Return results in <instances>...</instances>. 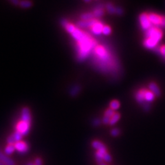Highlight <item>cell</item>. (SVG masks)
Returning a JSON list of instances; mask_svg holds the SVG:
<instances>
[{"mask_svg": "<svg viewBox=\"0 0 165 165\" xmlns=\"http://www.w3.org/2000/svg\"><path fill=\"white\" fill-rule=\"evenodd\" d=\"M96 42L90 35H88L84 39L81 41L77 42V59L78 61H83L88 57L91 51L96 47Z\"/></svg>", "mask_w": 165, "mask_h": 165, "instance_id": "6da1fadb", "label": "cell"}, {"mask_svg": "<svg viewBox=\"0 0 165 165\" xmlns=\"http://www.w3.org/2000/svg\"><path fill=\"white\" fill-rule=\"evenodd\" d=\"M145 39L150 38V39L155 40L156 41L159 43L160 41L162 39V36H163V33H162L161 30L158 27L152 26L150 29H149L148 30L145 32Z\"/></svg>", "mask_w": 165, "mask_h": 165, "instance_id": "7a4b0ae2", "label": "cell"}, {"mask_svg": "<svg viewBox=\"0 0 165 165\" xmlns=\"http://www.w3.org/2000/svg\"><path fill=\"white\" fill-rule=\"evenodd\" d=\"M139 21L140 26H141L142 29L145 32L148 30L152 27V24L151 23L149 19V15L147 13H143L140 14L139 16Z\"/></svg>", "mask_w": 165, "mask_h": 165, "instance_id": "3957f363", "label": "cell"}, {"mask_svg": "<svg viewBox=\"0 0 165 165\" xmlns=\"http://www.w3.org/2000/svg\"><path fill=\"white\" fill-rule=\"evenodd\" d=\"M23 136L21 132L16 130L14 133L7 138L6 142L8 145H15L18 142H21L22 140Z\"/></svg>", "mask_w": 165, "mask_h": 165, "instance_id": "277c9868", "label": "cell"}, {"mask_svg": "<svg viewBox=\"0 0 165 165\" xmlns=\"http://www.w3.org/2000/svg\"><path fill=\"white\" fill-rule=\"evenodd\" d=\"M21 121L30 125L32 121V116L30 110L28 107H24L22 108V109H21Z\"/></svg>", "mask_w": 165, "mask_h": 165, "instance_id": "5b68a950", "label": "cell"}, {"mask_svg": "<svg viewBox=\"0 0 165 165\" xmlns=\"http://www.w3.org/2000/svg\"><path fill=\"white\" fill-rule=\"evenodd\" d=\"M148 15H149V19L150 22L151 24H152V26L159 28L162 23V17H163L161 15H159L158 14H156V13H149Z\"/></svg>", "mask_w": 165, "mask_h": 165, "instance_id": "8992f818", "label": "cell"}, {"mask_svg": "<svg viewBox=\"0 0 165 165\" xmlns=\"http://www.w3.org/2000/svg\"><path fill=\"white\" fill-rule=\"evenodd\" d=\"M70 34H71V36L72 37L73 39H74L77 42H79V41H83L88 35V34H86L83 31H81V30L78 28H76L74 32Z\"/></svg>", "mask_w": 165, "mask_h": 165, "instance_id": "52a82bcc", "label": "cell"}, {"mask_svg": "<svg viewBox=\"0 0 165 165\" xmlns=\"http://www.w3.org/2000/svg\"><path fill=\"white\" fill-rule=\"evenodd\" d=\"M105 5L103 4H99L94 6L92 13L95 18H100L105 15Z\"/></svg>", "mask_w": 165, "mask_h": 165, "instance_id": "ba28073f", "label": "cell"}, {"mask_svg": "<svg viewBox=\"0 0 165 165\" xmlns=\"http://www.w3.org/2000/svg\"><path fill=\"white\" fill-rule=\"evenodd\" d=\"M97 22V20H92L89 21H78L77 22V27L78 28H91L94 24Z\"/></svg>", "mask_w": 165, "mask_h": 165, "instance_id": "9c48e42d", "label": "cell"}, {"mask_svg": "<svg viewBox=\"0 0 165 165\" xmlns=\"http://www.w3.org/2000/svg\"><path fill=\"white\" fill-rule=\"evenodd\" d=\"M15 149L20 153H26L29 151V145L25 142H18L14 145Z\"/></svg>", "mask_w": 165, "mask_h": 165, "instance_id": "30bf717a", "label": "cell"}, {"mask_svg": "<svg viewBox=\"0 0 165 165\" xmlns=\"http://www.w3.org/2000/svg\"><path fill=\"white\" fill-rule=\"evenodd\" d=\"M30 128V125L21 121L18 123L17 127V130L21 132V134H22L23 136H25L28 134Z\"/></svg>", "mask_w": 165, "mask_h": 165, "instance_id": "8fae6325", "label": "cell"}, {"mask_svg": "<svg viewBox=\"0 0 165 165\" xmlns=\"http://www.w3.org/2000/svg\"><path fill=\"white\" fill-rule=\"evenodd\" d=\"M146 90L145 89H141V90H138L135 94V99H136V101L140 105L145 104V93Z\"/></svg>", "mask_w": 165, "mask_h": 165, "instance_id": "7c38bea8", "label": "cell"}, {"mask_svg": "<svg viewBox=\"0 0 165 165\" xmlns=\"http://www.w3.org/2000/svg\"><path fill=\"white\" fill-rule=\"evenodd\" d=\"M158 43L155 40L152 39H150V38H147V39H145L144 42H143V45L144 46L147 48V49H151V50H154L157 47Z\"/></svg>", "mask_w": 165, "mask_h": 165, "instance_id": "4fadbf2b", "label": "cell"}, {"mask_svg": "<svg viewBox=\"0 0 165 165\" xmlns=\"http://www.w3.org/2000/svg\"><path fill=\"white\" fill-rule=\"evenodd\" d=\"M0 161L6 165H16L15 162L13 159L10 158L9 156L2 152L1 151H0Z\"/></svg>", "mask_w": 165, "mask_h": 165, "instance_id": "5bb4252c", "label": "cell"}, {"mask_svg": "<svg viewBox=\"0 0 165 165\" xmlns=\"http://www.w3.org/2000/svg\"><path fill=\"white\" fill-rule=\"evenodd\" d=\"M103 27H104V25L102 24V23L97 21V22L91 28V32H92L93 34L96 35H99L102 32Z\"/></svg>", "mask_w": 165, "mask_h": 165, "instance_id": "9a60e30c", "label": "cell"}, {"mask_svg": "<svg viewBox=\"0 0 165 165\" xmlns=\"http://www.w3.org/2000/svg\"><path fill=\"white\" fill-rule=\"evenodd\" d=\"M107 152V149H101L99 151H96V152L95 153V160L96 162H97V164H100L102 163L103 162V158L105 154Z\"/></svg>", "mask_w": 165, "mask_h": 165, "instance_id": "2e32d148", "label": "cell"}, {"mask_svg": "<svg viewBox=\"0 0 165 165\" xmlns=\"http://www.w3.org/2000/svg\"><path fill=\"white\" fill-rule=\"evenodd\" d=\"M81 87L80 85L75 84L72 85L69 90V95L71 97H76L81 92Z\"/></svg>", "mask_w": 165, "mask_h": 165, "instance_id": "e0dca14e", "label": "cell"}, {"mask_svg": "<svg viewBox=\"0 0 165 165\" xmlns=\"http://www.w3.org/2000/svg\"><path fill=\"white\" fill-rule=\"evenodd\" d=\"M149 91H151L156 96L159 97L160 96L161 94L160 90L159 87L156 83L154 82L150 83L149 85Z\"/></svg>", "mask_w": 165, "mask_h": 165, "instance_id": "ac0fdd59", "label": "cell"}, {"mask_svg": "<svg viewBox=\"0 0 165 165\" xmlns=\"http://www.w3.org/2000/svg\"><path fill=\"white\" fill-rule=\"evenodd\" d=\"M91 147H92L94 149H95L96 151H99L101 149H107L106 146H105L103 143L102 142L99 141L98 140H94L91 143Z\"/></svg>", "mask_w": 165, "mask_h": 165, "instance_id": "d6986e66", "label": "cell"}, {"mask_svg": "<svg viewBox=\"0 0 165 165\" xmlns=\"http://www.w3.org/2000/svg\"><path fill=\"white\" fill-rule=\"evenodd\" d=\"M32 5H33V4H32V2L30 0H21L19 6L21 8V9H28L31 8Z\"/></svg>", "mask_w": 165, "mask_h": 165, "instance_id": "ffe728a7", "label": "cell"}, {"mask_svg": "<svg viewBox=\"0 0 165 165\" xmlns=\"http://www.w3.org/2000/svg\"><path fill=\"white\" fill-rule=\"evenodd\" d=\"M156 96L151 91L146 90L145 93V101L147 102H151L154 101Z\"/></svg>", "mask_w": 165, "mask_h": 165, "instance_id": "44dd1931", "label": "cell"}, {"mask_svg": "<svg viewBox=\"0 0 165 165\" xmlns=\"http://www.w3.org/2000/svg\"><path fill=\"white\" fill-rule=\"evenodd\" d=\"M94 16L92 13H85L81 15V19L83 21H89L94 20Z\"/></svg>", "mask_w": 165, "mask_h": 165, "instance_id": "7402d4cb", "label": "cell"}, {"mask_svg": "<svg viewBox=\"0 0 165 165\" xmlns=\"http://www.w3.org/2000/svg\"><path fill=\"white\" fill-rule=\"evenodd\" d=\"M120 114L119 113H115L113 116L111 118V120L109 122V125L111 126H113L115 125L116 123H118V120H120Z\"/></svg>", "mask_w": 165, "mask_h": 165, "instance_id": "603a6c76", "label": "cell"}, {"mask_svg": "<svg viewBox=\"0 0 165 165\" xmlns=\"http://www.w3.org/2000/svg\"><path fill=\"white\" fill-rule=\"evenodd\" d=\"M15 150L14 145H8L4 149V153L7 156H10L14 153Z\"/></svg>", "mask_w": 165, "mask_h": 165, "instance_id": "cb8c5ba5", "label": "cell"}, {"mask_svg": "<svg viewBox=\"0 0 165 165\" xmlns=\"http://www.w3.org/2000/svg\"><path fill=\"white\" fill-rule=\"evenodd\" d=\"M154 50L156 51V53L160 55L165 61V45H162L160 47L157 46Z\"/></svg>", "mask_w": 165, "mask_h": 165, "instance_id": "d4e9b609", "label": "cell"}, {"mask_svg": "<svg viewBox=\"0 0 165 165\" xmlns=\"http://www.w3.org/2000/svg\"><path fill=\"white\" fill-rule=\"evenodd\" d=\"M105 9H106L109 14H116V8L110 2H108V3L105 4Z\"/></svg>", "mask_w": 165, "mask_h": 165, "instance_id": "484cf974", "label": "cell"}, {"mask_svg": "<svg viewBox=\"0 0 165 165\" xmlns=\"http://www.w3.org/2000/svg\"><path fill=\"white\" fill-rule=\"evenodd\" d=\"M120 102H119L117 100H113V101H111L109 103V108L110 109H113V111L117 110L120 107Z\"/></svg>", "mask_w": 165, "mask_h": 165, "instance_id": "4316f807", "label": "cell"}, {"mask_svg": "<svg viewBox=\"0 0 165 165\" xmlns=\"http://www.w3.org/2000/svg\"><path fill=\"white\" fill-rule=\"evenodd\" d=\"M116 112L113 111V109H110V108H109V109H107L106 111L105 112V114H104V116H106V117L109 118L111 119V118L112 117V116H113V114H114Z\"/></svg>", "mask_w": 165, "mask_h": 165, "instance_id": "83f0119b", "label": "cell"}, {"mask_svg": "<svg viewBox=\"0 0 165 165\" xmlns=\"http://www.w3.org/2000/svg\"><path fill=\"white\" fill-rule=\"evenodd\" d=\"M110 134H111V135H112V136H113V137H117L119 136V135H120V130L118 128H116V127L113 128L112 130H111Z\"/></svg>", "mask_w": 165, "mask_h": 165, "instance_id": "f1b7e54d", "label": "cell"}, {"mask_svg": "<svg viewBox=\"0 0 165 165\" xmlns=\"http://www.w3.org/2000/svg\"><path fill=\"white\" fill-rule=\"evenodd\" d=\"M112 32V29H111V27L109 26H104L103 29H102V33L104 35H109Z\"/></svg>", "mask_w": 165, "mask_h": 165, "instance_id": "f546056e", "label": "cell"}, {"mask_svg": "<svg viewBox=\"0 0 165 165\" xmlns=\"http://www.w3.org/2000/svg\"><path fill=\"white\" fill-rule=\"evenodd\" d=\"M112 156H111V155L109 153L107 152L105 154V156H104L103 162H105V163H109V162H112Z\"/></svg>", "mask_w": 165, "mask_h": 165, "instance_id": "4dcf8cb0", "label": "cell"}, {"mask_svg": "<svg viewBox=\"0 0 165 165\" xmlns=\"http://www.w3.org/2000/svg\"><path fill=\"white\" fill-rule=\"evenodd\" d=\"M101 122H102V120H100V119L98 118H94L92 121H91V125H92L93 127H99L100 125H101Z\"/></svg>", "mask_w": 165, "mask_h": 165, "instance_id": "1f68e13d", "label": "cell"}, {"mask_svg": "<svg viewBox=\"0 0 165 165\" xmlns=\"http://www.w3.org/2000/svg\"><path fill=\"white\" fill-rule=\"evenodd\" d=\"M124 13V10L120 7H116V14L118 15H123Z\"/></svg>", "mask_w": 165, "mask_h": 165, "instance_id": "d6a6232c", "label": "cell"}, {"mask_svg": "<svg viewBox=\"0 0 165 165\" xmlns=\"http://www.w3.org/2000/svg\"><path fill=\"white\" fill-rule=\"evenodd\" d=\"M34 165H43L42 159L40 158H37L34 162Z\"/></svg>", "mask_w": 165, "mask_h": 165, "instance_id": "836d02e7", "label": "cell"}, {"mask_svg": "<svg viewBox=\"0 0 165 165\" xmlns=\"http://www.w3.org/2000/svg\"><path fill=\"white\" fill-rule=\"evenodd\" d=\"M9 2H10L13 5H14L15 6H19L20 5L21 0H8Z\"/></svg>", "mask_w": 165, "mask_h": 165, "instance_id": "e575fe53", "label": "cell"}, {"mask_svg": "<svg viewBox=\"0 0 165 165\" xmlns=\"http://www.w3.org/2000/svg\"><path fill=\"white\" fill-rule=\"evenodd\" d=\"M165 28V17H162V23H161V24H160V26L159 28Z\"/></svg>", "mask_w": 165, "mask_h": 165, "instance_id": "d590c367", "label": "cell"}, {"mask_svg": "<svg viewBox=\"0 0 165 165\" xmlns=\"http://www.w3.org/2000/svg\"><path fill=\"white\" fill-rule=\"evenodd\" d=\"M26 165H34V162H29L28 164H27Z\"/></svg>", "mask_w": 165, "mask_h": 165, "instance_id": "8d00e7d4", "label": "cell"}, {"mask_svg": "<svg viewBox=\"0 0 165 165\" xmlns=\"http://www.w3.org/2000/svg\"><path fill=\"white\" fill-rule=\"evenodd\" d=\"M84 2H86V3H89V2H91V0H84Z\"/></svg>", "mask_w": 165, "mask_h": 165, "instance_id": "74e56055", "label": "cell"}, {"mask_svg": "<svg viewBox=\"0 0 165 165\" xmlns=\"http://www.w3.org/2000/svg\"><path fill=\"white\" fill-rule=\"evenodd\" d=\"M99 165H107L106 163H105V162H102V163H101V164H99Z\"/></svg>", "mask_w": 165, "mask_h": 165, "instance_id": "f35d334b", "label": "cell"}, {"mask_svg": "<svg viewBox=\"0 0 165 165\" xmlns=\"http://www.w3.org/2000/svg\"><path fill=\"white\" fill-rule=\"evenodd\" d=\"M0 165H6V164H5L4 163H3V162H2L0 161Z\"/></svg>", "mask_w": 165, "mask_h": 165, "instance_id": "ab89813d", "label": "cell"}, {"mask_svg": "<svg viewBox=\"0 0 165 165\" xmlns=\"http://www.w3.org/2000/svg\"><path fill=\"white\" fill-rule=\"evenodd\" d=\"M0 151H1V150H0Z\"/></svg>", "mask_w": 165, "mask_h": 165, "instance_id": "60d3db41", "label": "cell"}]
</instances>
